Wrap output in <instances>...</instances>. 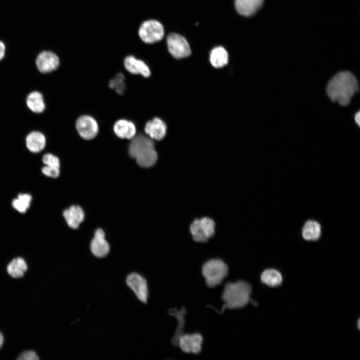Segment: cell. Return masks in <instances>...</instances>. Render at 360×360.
<instances>
[{"instance_id": "26", "label": "cell", "mask_w": 360, "mask_h": 360, "mask_svg": "<svg viewBox=\"0 0 360 360\" xmlns=\"http://www.w3.org/2000/svg\"><path fill=\"white\" fill-rule=\"evenodd\" d=\"M109 86L110 88L114 89L118 93L120 94L123 93L125 88L124 75L122 74H118L110 80L109 82Z\"/></svg>"}, {"instance_id": "21", "label": "cell", "mask_w": 360, "mask_h": 360, "mask_svg": "<svg viewBox=\"0 0 360 360\" xmlns=\"http://www.w3.org/2000/svg\"><path fill=\"white\" fill-rule=\"evenodd\" d=\"M228 55L226 50L222 46H217L212 50L210 54V62L216 68L224 66L228 64Z\"/></svg>"}, {"instance_id": "8", "label": "cell", "mask_w": 360, "mask_h": 360, "mask_svg": "<svg viewBox=\"0 0 360 360\" xmlns=\"http://www.w3.org/2000/svg\"><path fill=\"white\" fill-rule=\"evenodd\" d=\"M76 126L80 136L86 140L93 139L98 132V122L92 116L88 115L80 116L76 121Z\"/></svg>"}, {"instance_id": "17", "label": "cell", "mask_w": 360, "mask_h": 360, "mask_svg": "<svg viewBox=\"0 0 360 360\" xmlns=\"http://www.w3.org/2000/svg\"><path fill=\"white\" fill-rule=\"evenodd\" d=\"M63 215L68 226L74 229L78 228L84 217L83 210L78 206H71L64 210Z\"/></svg>"}, {"instance_id": "20", "label": "cell", "mask_w": 360, "mask_h": 360, "mask_svg": "<svg viewBox=\"0 0 360 360\" xmlns=\"http://www.w3.org/2000/svg\"><path fill=\"white\" fill-rule=\"evenodd\" d=\"M261 282L270 287L275 288L281 285L282 276L281 273L274 268L264 270L260 275Z\"/></svg>"}, {"instance_id": "24", "label": "cell", "mask_w": 360, "mask_h": 360, "mask_svg": "<svg viewBox=\"0 0 360 360\" xmlns=\"http://www.w3.org/2000/svg\"><path fill=\"white\" fill-rule=\"evenodd\" d=\"M28 108L33 112L40 113L44 111L45 104L42 95L38 92H32L28 96L26 100Z\"/></svg>"}, {"instance_id": "12", "label": "cell", "mask_w": 360, "mask_h": 360, "mask_svg": "<svg viewBox=\"0 0 360 360\" xmlns=\"http://www.w3.org/2000/svg\"><path fill=\"white\" fill-rule=\"evenodd\" d=\"M90 250L94 256L98 258L106 256L110 251V246L104 238V233L100 229H98L90 243Z\"/></svg>"}, {"instance_id": "22", "label": "cell", "mask_w": 360, "mask_h": 360, "mask_svg": "<svg viewBox=\"0 0 360 360\" xmlns=\"http://www.w3.org/2000/svg\"><path fill=\"white\" fill-rule=\"evenodd\" d=\"M168 312L170 315L173 316L178 320V324L172 341L173 345L178 346L179 338L183 334L182 332L184 326V316L186 311L184 308H182L180 310H178L176 309H172L170 310Z\"/></svg>"}, {"instance_id": "28", "label": "cell", "mask_w": 360, "mask_h": 360, "mask_svg": "<svg viewBox=\"0 0 360 360\" xmlns=\"http://www.w3.org/2000/svg\"><path fill=\"white\" fill-rule=\"evenodd\" d=\"M42 173L46 176L52 178H58L60 174V168L44 166L42 168Z\"/></svg>"}, {"instance_id": "30", "label": "cell", "mask_w": 360, "mask_h": 360, "mask_svg": "<svg viewBox=\"0 0 360 360\" xmlns=\"http://www.w3.org/2000/svg\"><path fill=\"white\" fill-rule=\"evenodd\" d=\"M5 46L3 42L0 41V60L4 56Z\"/></svg>"}, {"instance_id": "16", "label": "cell", "mask_w": 360, "mask_h": 360, "mask_svg": "<svg viewBox=\"0 0 360 360\" xmlns=\"http://www.w3.org/2000/svg\"><path fill=\"white\" fill-rule=\"evenodd\" d=\"M264 0H235L234 5L240 14L250 16L260 8Z\"/></svg>"}, {"instance_id": "15", "label": "cell", "mask_w": 360, "mask_h": 360, "mask_svg": "<svg viewBox=\"0 0 360 360\" xmlns=\"http://www.w3.org/2000/svg\"><path fill=\"white\" fill-rule=\"evenodd\" d=\"M116 135L122 139L132 140L136 136V129L134 124L126 120H117L114 126Z\"/></svg>"}, {"instance_id": "31", "label": "cell", "mask_w": 360, "mask_h": 360, "mask_svg": "<svg viewBox=\"0 0 360 360\" xmlns=\"http://www.w3.org/2000/svg\"><path fill=\"white\" fill-rule=\"evenodd\" d=\"M354 120L356 124L360 126V112H358L354 115Z\"/></svg>"}, {"instance_id": "25", "label": "cell", "mask_w": 360, "mask_h": 360, "mask_svg": "<svg viewBox=\"0 0 360 360\" xmlns=\"http://www.w3.org/2000/svg\"><path fill=\"white\" fill-rule=\"evenodd\" d=\"M32 200V197L30 194H20L17 198L12 201V206L18 212L24 213L29 208Z\"/></svg>"}, {"instance_id": "18", "label": "cell", "mask_w": 360, "mask_h": 360, "mask_svg": "<svg viewBox=\"0 0 360 360\" xmlns=\"http://www.w3.org/2000/svg\"><path fill=\"white\" fill-rule=\"evenodd\" d=\"M26 146L28 150L34 153L39 152L45 147L46 140L44 136L39 132L30 133L26 139Z\"/></svg>"}, {"instance_id": "32", "label": "cell", "mask_w": 360, "mask_h": 360, "mask_svg": "<svg viewBox=\"0 0 360 360\" xmlns=\"http://www.w3.org/2000/svg\"><path fill=\"white\" fill-rule=\"evenodd\" d=\"M4 342V336L0 332V348L2 346Z\"/></svg>"}, {"instance_id": "2", "label": "cell", "mask_w": 360, "mask_h": 360, "mask_svg": "<svg viewBox=\"0 0 360 360\" xmlns=\"http://www.w3.org/2000/svg\"><path fill=\"white\" fill-rule=\"evenodd\" d=\"M252 286L244 281L227 283L222 294L224 304L220 312L226 309L240 308L246 306L250 300Z\"/></svg>"}, {"instance_id": "11", "label": "cell", "mask_w": 360, "mask_h": 360, "mask_svg": "<svg viewBox=\"0 0 360 360\" xmlns=\"http://www.w3.org/2000/svg\"><path fill=\"white\" fill-rule=\"evenodd\" d=\"M36 64L40 72L42 73H48L56 70L58 67L60 60L54 53L44 51L38 56Z\"/></svg>"}, {"instance_id": "13", "label": "cell", "mask_w": 360, "mask_h": 360, "mask_svg": "<svg viewBox=\"0 0 360 360\" xmlns=\"http://www.w3.org/2000/svg\"><path fill=\"white\" fill-rule=\"evenodd\" d=\"M144 131L146 135L151 139L160 140L166 136V126L161 119L155 118L146 122Z\"/></svg>"}, {"instance_id": "1", "label": "cell", "mask_w": 360, "mask_h": 360, "mask_svg": "<svg viewBox=\"0 0 360 360\" xmlns=\"http://www.w3.org/2000/svg\"><path fill=\"white\" fill-rule=\"evenodd\" d=\"M358 90V84L356 78L348 71L336 74L329 80L326 88L330 99L342 106H348Z\"/></svg>"}, {"instance_id": "9", "label": "cell", "mask_w": 360, "mask_h": 360, "mask_svg": "<svg viewBox=\"0 0 360 360\" xmlns=\"http://www.w3.org/2000/svg\"><path fill=\"white\" fill-rule=\"evenodd\" d=\"M126 282L141 302H146L148 297V288L146 280L138 274L133 272L127 276Z\"/></svg>"}, {"instance_id": "5", "label": "cell", "mask_w": 360, "mask_h": 360, "mask_svg": "<svg viewBox=\"0 0 360 360\" xmlns=\"http://www.w3.org/2000/svg\"><path fill=\"white\" fill-rule=\"evenodd\" d=\"M164 34V28L162 24L154 20L144 22L138 30L140 38L146 44H154L161 40Z\"/></svg>"}, {"instance_id": "4", "label": "cell", "mask_w": 360, "mask_h": 360, "mask_svg": "<svg viewBox=\"0 0 360 360\" xmlns=\"http://www.w3.org/2000/svg\"><path fill=\"white\" fill-rule=\"evenodd\" d=\"M202 273L206 284L209 287H214L220 284L226 276L228 268L222 260L212 259L204 264Z\"/></svg>"}, {"instance_id": "27", "label": "cell", "mask_w": 360, "mask_h": 360, "mask_svg": "<svg viewBox=\"0 0 360 360\" xmlns=\"http://www.w3.org/2000/svg\"><path fill=\"white\" fill-rule=\"evenodd\" d=\"M42 160L45 166L60 168L59 158L52 154L48 153L44 154L42 156Z\"/></svg>"}, {"instance_id": "14", "label": "cell", "mask_w": 360, "mask_h": 360, "mask_svg": "<svg viewBox=\"0 0 360 360\" xmlns=\"http://www.w3.org/2000/svg\"><path fill=\"white\" fill-rule=\"evenodd\" d=\"M124 66L131 74H140L145 78H148L150 75V70L148 65L133 56L126 57L124 60Z\"/></svg>"}, {"instance_id": "7", "label": "cell", "mask_w": 360, "mask_h": 360, "mask_svg": "<svg viewBox=\"0 0 360 360\" xmlns=\"http://www.w3.org/2000/svg\"><path fill=\"white\" fill-rule=\"evenodd\" d=\"M168 50L176 58H182L188 56L191 50L188 43L182 36L176 33H170L166 38Z\"/></svg>"}, {"instance_id": "19", "label": "cell", "mask_w": 360, "mask_h": 360, "mask_svg": "<svg viewBox=\"0 0 360 360\" xmlns=\"http://www.w3.org/2000/svg\"><path fill=\"white\" fill-rule=\"evenodd\" d=\"M304 239L308 241L318 240L321 235L320 224L314 220H308L304 224L302 230Z\"/></svg>"}, {"instance_id": "3", "label": "cell", "mask_w": 360, "mask_h": 360, "mask_svg": "<svg viewBox=\"0 0 360 360\" xmlns=\"http://www.w3.org/2000/svg\"><path fill=\"white\" fill-rule=\"evenodd\" d=\"M132 140L128 150L130 155L142 167L153 166L158 159L153 140L143 134L136 136Z\"/></svg>"}, {"instance_id": "29", "label": "cell", "mask_w": 360, "mask_h": 360, "mask_svg": "<svg viewBox=\"0 0 360 360\" xmlns=\"http://www.w3.org/2000/svg\"><path fill=\"white\" fill-rule=\"evenodd\" d=\"M39 358L34 351H27L21 354L18 358L20 360H38Z\"/></svg>"}, {"instance_id": "23", "label": "cell", "mask_w": 360, "mask_h": 360, "mask_svg": "<svg viewBox=\"0 0 360 360\" xmlns=\"http://www.w3.org/2000/svg\"><path fill=\"white\" fill-rule=\"evenodd\" d=\"M27 269L28 266L26 262L24 259L20 257L13 259L7 266L8 274L14 278L22 276Z\"/></svg>"}, {"instance_id": "10", "label": "cell", "mask_w": 360, "mask_h": 360, "mask_svg": "<svg viewBox=\"0 0 360 360\" xmlns=\"http://www.w3.org/2000/svg\"><path fill=\"white\" fill-rule=\"evenodd\" d=\"M202 337L199 333L182 334L180 338L178 346L184 352L198 354L202 349Z\"/></svg>"}, {"instance_id": "6", "label": "cell", "mask_w": 360, "mask_h": 360, "mask_svg": "<svg viewBox=\"0 0 360 360\" xmlns=\"http://www.w3.org/2000/svg\"><path fill=\"white\" fill-rule=\"evenodd\" d=\"M214 228V220L205 217L194 220L190 225V232L195 241L204 242L213 236Z\"/></svg>"}]
</instances>
